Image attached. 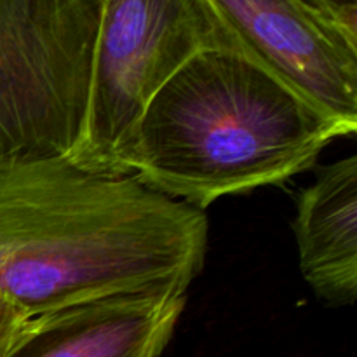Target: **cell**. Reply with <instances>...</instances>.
I'll use <instances>...</instances> for the list:
<instances>
[{
	"instance_id": "obj_1",
	"label": "cell",
	"mask_w": 357,
	"mask_h": 357,
	"mask_svg": "<svg viewBox=\"0 0 357 357\" xmlns=\"http://www.w3.org/2000/svg\"><path fill=\"white\" fill-rule=\"evenodd\" d=\"M208 216L59 155L0 157V298L30 317L117 293L188 295Z\"/></svg>"
},
{
	"instance_id": "obj_2",
	"label": "cell",
	"mask_w": 357,
	"mask_h": 357,
	"mask_svg": "<svg viewBox=\"0 0 357 357\" xmlns=\"http://www.w3.org/2000/svg\"><path fill=\"white\" fill-rule=\"evenodd\" d=\"M345 136L354 132L251 59L208 51L149 103L131 176L206 211L218 199L286 183Z\"/></svg>"
},
{
	"instance_id": "obj_3",
	"label": "cell",
	"mask_w": 357,
	"mask_h": 357,
	"mask_svg": "<svg viewBox=\"0 0 357 357\" xmlns=\"http://www.w3.org/2000/svg\"><path fill=\"white\" fill-rule=\"evenodd\" d=\"M208 51L237 52L209 0H103L82 129L66 159L101 176H131L149 103Z\"/></svg>"
},
{
	"instance_id": "obj_4",
	"label": "cell",
	"mask_w": 357,
	"mask_h": 357,
	"mask_svg": "<svg viewBox=\"0 0 357 357\" xmlns=\"http://www.w3.org/2000/svg\"><path fill=\"white\" fill-rule=\"evenodd\" d=\"M103 0H0V157H68Z\"/></svg>"
},
{
	"instance_id": "obj_5",
	"label": "cell",
	"mask_w": 357,
	"mask_h": 357,
	"mask_svg": "<svg viewBox=\"0 0 357 357\" xmlns=\"http://www.w3.org/2000/svg\"><path fill=\"white\" fill-rule=\"evenodd\" d=\"M239 54L349 131L357 129V40L300 0H209Z\"/></svg>"
},
{
	"instance_id": "obj_6",
	"label": "cell",
	"mask_w": 357,
	"mask_h": 357,
	"mask_svg": "<svg viewBox=\"0 0 357 357\" xmlns=\"http://www.w3.org/2000/svg\"><path fill=\"white\" fill-rule=\"evenodd\" d=\"M187 305L176 293H117L31 317L6 357H160Z\"/></svg>"
},
{
	"instance_id": "obj_7",
	"label": "cell",
	"mask_w": 357,
	"mask_h": 357,
	"mask_svg": "<svg viewBox=\"0 0 357 357\" xmlns=\"http://www.w3.org/2000/svg\"><path fill=\"white\" fill-rule=\"evenodd\" d=\"M293 232L302 278L330 307L357 298V155L317 171L296 199Z\"/></svg>"
},
{
	"instance_id": "obj_8",
	"label": "cell",
	"mask_w": 357,
	"mask_h": 357,
	"mask_svg": "<svg viewBox=\"0 0 357 357\" xmlns=\"http://www.w3.org/2000/svg\"><path fill=\"white\" fill-rule=\"evenodd\" d=\"M316 16L357 40V0H300Z\"/></svg>"
},
{
	"instance_id": "obj_9",
	"label": "cell",
	"mask_w": 357,
	"mask_h": 357,
	"mask_svg": "<svg viewBox=\"0 0 357 357\" xmlns=\"http://www.w3.org/2000/svg\"><path fill=\"white\" fill-rule=\"evenodd\" d=\"M31 317L7 300L0 298V357H6Z\"/></svg>"
}]
</instances>
